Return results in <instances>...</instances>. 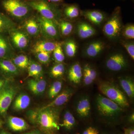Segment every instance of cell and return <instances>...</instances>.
<instances>
[{"mask_svg":"<svg viewBox=\"0 0 134 134\" xmlns=\"http://www.w3.org/2000/svg\"><path fill=\"white\" fill-rule=\"evenodd\" d=\"M27 116L30 122L44 134H55L60 129L59 114L52 108L30 110Z\"/></svg>","mask_w":134,"mask_h":134,"instance_id":"6da1fadb","label":"cell"},{"mask_svg":"<svg viewBox=\"0 0 134 134\" xmlns=\"http://www.w3.org/2000/svg\"><path fill=\"white\" fill-rule=\"evenodd\" d=\"M98 88L107 98L115 102L121 108L129 106V103L124 93L112 84L103 82L99 83Z\"/></svg>","mask_w":134,"mask_h":134,"instance_id":"7a4b0ae2","label":"cell"},{"mask_svg":"<svg viewBox=\"0 0 134 134\" xmlns=\"http://www.w3.org/2000/svg\"><path fill=\"white\" fill-rule=\"evenodd\" d=\"M18 90L16 86L7 82L0 90V115L7 113Z\"/></svg>","mask_w":134,"mask_h":134,"instance_id":"3957f363","label":"cell"},{"mask_svg":"<svg viewBox=\"0 0 134 134\" xmlns=\"http://www.w3.org/2000/svg\"><path fill=\"white\" fill-rule=\"evenodd\" d=\"M120 8L118 7L103 28V31L106 36L110 38H115L120 35L121 29L120 17Z\"/></svg>","mask_w":134,"mask_h":134,"instance_id":"277c9868","label":"cell"},{"mask_svg":"<svg viewBox=\"0 0 134 134\" xmlns=\"http://www.w3.org/2000/svg\"><path fill=\"white\" fill-rule=\"evenodd\" d=\"M2 5L7 12L18 18L25 16L29 12V7L21 0H5Z\"/></svg>","mask_w":134,"mask_h":134,"instance_id":"5b68a950","label":"cell"},{"mask_svg":"<svg viewBox=\"0 0 134 134\" xmlns=\"http://www.w3.org/2000/svg\"><path fill=\"white\" fill-rule=\"evenodd\" d=\"M97 105L99 112L105 116L116 115L122 110L115 102L100 95H99L97 98Z\"/></svg>","mask_w":134,"mask_h":134,"instance_id":"8992f818","label":"cell"},{"mask_svg":"<svg viewBox=\"0 0 134 134\" xmlns=\"http://www.w3.org/2000/svg\"><path fill=\"white\" fill-rule=\"evenodd\" d=\"M29 5L33 9L37 10L41 16L50 20H55L58 14L56 8L46 0H38L29 3Z\"/></svg>","mask_w":134,"mask_h":134,"instance_id":"52a82bcc","label":"cell"},{"mask_svg":"<svg viewBox=\"0 0 134 134\" xmlns=\"http://www.w3.org/2000/svg\"><path fill=\"white\" fill-rule=\"evenodd\" d=\"M127 62L122 54L117 53L114 54L107 60L106 66L108 69L114 71H119L125 68Z\"/></svg>","mask_w":134,"mask_h":134,"instance_id":"ba28073f","label":"cell"},{"mask_svg":"<svg viewBox=\"0 0 134 134\" xmlns=\"http://www.w3.org/2000/svg\"><path fill=\"white\" fill-rule=\"evenodd\" d=\"M38 20L46 35L53 38L58 37V28L54 21L42 16L39 17Z\"/></svg>","mask_w":134,"mask_h":134,"instance_id":"9c48e42d","label":"cell"},{"mask_svg":"<svg viewBox=\"0 0 134 134\" xmlns=\"http://www.w3.org/2000/svg\"><path fill=\"white\" fill-rule=\"evenodd\" d=\"M8 125L10 129L14 132H22L29 129L30 126L24 119L10 116L8 117Z\"/></svg>","mask_w":134,"mask_h":134,"instance_id":"30bf717a","label":"cell"},{"mask_svg":"<svg viewBox=\"0 0 134 134\" xmlns=\"http://www.w3.org/2000/svg\"><path fill=\"white\" fill-rule=\"evenodd\" d=\"M47 83L44 79L37 78L29 80L27 86L30 90L36 95L42 94L45 90Z\"/></svg>","mask_w":134,"mask_h":134,"instance_id":"8fae6325","label":"cell"},{"mask_svg":"<svg viewBox=\"0 0 134 134\" xmlns=\"http://www.w3.org/2000/svg\"><path fill=\"white\" fill-rule=\"evenodd\" d=\"M82 14L92 23L99 25L105 19V14L100 10H89L82 12Z\"/></svg>","mask_w":134,"mask_h":134,"instance_id":"7c38bea8","label":"cell"},{"mask_svg":"<svg viewBox=\"0 0 134 134\" xmlns=\"http://www.w3.org/2000/svg\"><path fill=\"white\" fill-rule=\"evenodd\" d=\"M77 32L80 38L85 39L94 36L96 31L90 25L85 22H81L77 26Z\"/></svg>","mask_w":134,"mask_h":134,"instance_id":"4fadbf2b","label":"cell"},{"mask_svg":"<svg viewBox=\"0 0 134 134\" xmlns=\"http://www.w3.org/2000/svg\"><path fill=\"white\" fill-rule=\"evenodd\" d=\"M72 95V92L70 90H65L57 96V97L52 102L41 108H53L62 105L66 103Z\"/></svg>","mask_w":134,"mask_h":134,"instance_id":"5bb4252c","label":"cell"},{"mask_svg":"<svg viewBox=\"0 0 134 134\" xmlns=\"http://www.w3.org/2000/svg\"><path fill=\"white\" fill-rule=\"evenodd\" d=\"M31 99L27 94L21 93L16 98L13 103V108L15 111H20L27 108L30 103Z\"/></svg>","mask_w":134,"mask_h":134,"instance_id":"9a60e30c","label":"cell"},{"mask_svg":"<svg viewBox=\"0 0 134 134\" xmlns=\"http://www.w3.org/2000/svg\"><path fill=\"white\" fill-rule=\"evenodd\" d=\"M13 43L18 48H24L28 45V40L26 35L21 32L15 31L10 34Z\"/></svg>","mask_w":134,"mask_h":134,"instance_id":"2e32d148","label":"cell"},{"mask_svg":"<svg viewBox=\"0 0 134 134\" xmlns=\"http://www.w3.org/2000/svg\"><path fill=\"white\" fill-rule=\"evenodd\" d=\"M82 75L81 67L79 63H75L70 69L68 78L72 82L75 84L79 83L81 82Z\"/></svg>","mask_w":134,"mask_h":134,"instance_id":"e0dca14e","label":"cell"},{"mask_svg":"<svg viewBox=\"0 0 134 134\" xmlns=\"http://www.w3.org/2000/svg\"><path fill=\"white\" fill-rule=\"evenodd\" d=\"M0 69L8 74L16 75L19 73L18 68L12 61L7 59H0Z\"/></svg>","mask_w":134,"mask_h":134,"instance_id":"ac0fdd59","label":"cell"},{"mask_svg":"<svg viewBox=\"0 0 134 134\" xmlns=\"http://www.w3.org/2000/svg\"><path fill=\"white\" fill-rule=\"evenodd\" d=\"M56 45V43L49 41H39L34 46L33 51L36 53L43 51L50 53L53 52Z\"/></svg>","mask_w":134,"mask_h":134,"instance_id":"d6986e66","label":"cell"},{"mask_svg":"<svg viewBox=\"0 0 134 134\" xmlns=\"http://www.w3.org/2000/svg\"><path fill=\"white\" fill-rule=\"evenodd\" d=\"M104 48V45L103 42L100 41L92 42L86 48V55L90 57H96L103 51Z\"/></svg>","mask_w":134,"mask_h":134,"instance_id":"ffe728a7","label":"cell"},{"mask_svg":"<svg viewBox=\"0 0 134 134\" xmlns=\"http://www.w3.org/2000/svg\"><path fill=\"white\" fill-rule=\"evenodd\" d=\"M121 86L129 97L133 98L134 96L133 81L129 77H122L120 79Z\"/></svg>","mask_w":134,"mask_h":134,"instance_id":"44dd1931","label":"cell"},{"mask_svg":"<svg viewBox=\"0 0 134 134\" xmlns=\"http://www.w3.org/2000/svg\"><path fill=\"white\" fill-rule=\"evenodd\" d=\"M91 110L90 104L88 98L81 99L78 103L76 111L78 114L82 117H88Z\"/></svg>","mask_w":134,"mask_h":134,"instance_id":"7402d4cb","label":"cell"},{"mask_svg":"<svg viewBox=\"0 0 134 134\" xmlns=\"http://www.w3.org/2000/svg\"><path fill=\"white\" fill-rule=\"evenodd\" d=\"M83 81L86 85L91 84L96 79L97 73L89 64H86L83 68Z\"/></svg>","mask_w":134,"mask_h":134,"instance_id":"603a6c76","label":"cell"},{"mask_svg":"<svg viewBox=\"0 0 134 134\" xmlns=\"http://www.w3.org/2000/svg\"><path fill=\"white\" fill-rule=\"evenodd\" d=\"M28 69V77H34L39 78L43 74V68L41 65L34 62H30Z\"/></svg>","mask_w":134,"mask_h":134,"instance_id":"cb8c5ba5","label":"cell"},{"mask_svg":"<svg viewBox=\"0 0 134 134\" xmlns=\"http://www.w3.org/2000/svg\"><path fill=\"white\" fill-rule=\"evenodd\" d=\"M64 13L67 17L74 19L79 16L81 11L78 5L72 4L66 6L64 9Z\"/></svg>","mask_w":134,"mask_h":134,"instance_id":"d4e9b609","label":"cell"},{"mask_svg":"<svg viewBox=\"0 0 134 134\" xmlns=\"http://www.w3.org/2000/svg\"><path fill=\"white\" fill-rule=\"evenodd\" d=\"M75 124V119L74 115L70 112L67 111L64 115L62 123L60 124V126L64 127L67 130H70L74 127Z\"/></svg>","mask_w":134,"mask_h":134,"instance_id":"484cf974","label":"cell"},{"mask_svg":"<svg viewBox=\"0 0 134 134\" xmlns=\"http://www.w3.org/2000/svg\"><path fill=\"white\" fill-rule=\"evenodd\" d=\"M38 23L34 19H30L25 23V28L27 32L32 36L37 35L39 31Z\"/></svg>","mask_w":134,"mask_h":134,"instance_id":"4316f807","label":"cell"},{"mask_svg":"<svg viewBox=\"0 0 134 134\" xmlns=\"http://www.w3.org/2000/svg\"><path fill=\"white\" fill-rule=\"evenodd\" d=\"M12 62L18 68L24 69L29 66L30 61L26 55H20L14 58Z\"/></svg>","mask_w":134,"mask_h":134,"instance_id":"83f0119b","label":"cell"},{"mask_svg":"<svg viewBox=\"0 0 134 134\" xmlns=\"http://www.w3.org/2000/svg\"><path fill=\"white\" fill-rule=\"evenodd\" d=\"M77 46L76 43L72 40H68L65 44V53L67 56L72 58L75 55L77 50Z\"/></svg>","mask_w":134,"mask_h":134,"instance_id":"f1b7e54d","label":"cell"},{"mask_svg":"<svg viewBox=\"0 0 134 134\" xmlns=\"http://www.w3.org/2000/svg\"><path fill=\"white\" fill-rule=\"evenodd\" d=\"M53 52L54 58L56 62L61 63L65 60V56L61 43H56V47Z\"/></svg>","mask_w":134,"mask_h":134,"instance_id":"f546056e","label":"cell"},{"mask_svg":"<svg viewBox=\"0 0 134 134\" xmlns=\"http://www.w3.org/2000/svg\"><path fill=\"white\" fill-rule=\"evenodd\" d=\"M62 84V82L60 81H57L53 83L48 92V97L50 99L54 98L58 95L61 90Z\"/></svg>","mask_w":134,"mask_h":134,"instance_id":"4dcf8cb0","label":"cell"},{"mask_svg":"<svg viewBox=\"0 0 134 134\" xmlns=\"http://www.w3.org/2000/svg\"><path fill=\"white\" fill-rule=\"evenodd\" d=\"M13 26V23L6 16L0 14V32L4 31L10 29Z\"/></svg>","mask_w":134,"mask_h":134,"instance_id":"1f68e13d","label":"cell"},{"mask_svg":"<svg viewBox=\"0 0 134 134\" xmlns=\"http://www.w3.org/2000/svg\"><path fill=\"white\" fill-rule=\"evenodd\" d=\"M65 72L64 65L62 63H59L53 67L50 71V74L53 77L57 78L62 76Z\"/></svg>","mask_w":134,"mask_h":134,"instance_id":"d6a6232c","label":"cell"},{"mask_svg":"<svg viewBox=\"0 0 134 134\" xmlns=\"http://www.w3.org/2000/svg\"><path fill=\"white\" fill-rule=\"evenodd\" d=\"M61 32L63 36H67L71 34L73 31V26L71 23L66 21H62L59 23Z\"/></svg>","mask_w":134,"mask_h":134,"instance_id":"836d02e7","label":"cell"},{"mask_svg":"<svg viewBox=\"0 0 134 134\" xmlns=\"http://www.w3.org/2000/svg\"><path fill=\"white\" fill-rule=\"evenodd\" d=\"M8 47L6 40L0 36V59H5L7 54Z\"/></svg>","mask_w":134,"mask_h":134,"instance_id":"e575fe53","label":"cell"},{"mask_svg":"<svg viewBox=\"0 0 134 134\" xmlns=\"http://www.w3.org/2000/svg\"><path fill=\"white\" fill-rule=\"evenodd\" d=\"M122 36L128 39L134 38V25L129 24L125 26L122 31Z\"/></svg>","mask_w":134,"mask_h":134,"instance_id":"d590c367","label":"cell"},{"mask_svg":"<svg viewBox=\"0 0 134 134\" xmlns=\"http://www.w3.org/2000/svg\"><path fill=\"white\" fill-rule=\"evenodd\" d=\"M38 60L43 64L48 63L50 60V53L45 52H40L36 53Z\"/></svg>","mask_w":134,"mask_h":134,"instance_id":"8d00e7d4","label":"cell"},{"mask_svg":"<svg viewBox=\"0 0 134 134\" xmlns=\"http://www.w3.org/2000/svg\"><path fill=\"white\" fill-rule=\"evenodd\" d=\"M122 45L126 49L130 56L132 59H134V44L133 41L131 42H123Z\"/></svg>","mask_w":134,"mask_h":134,"instance_id":"74e56055","label":"cell"},{"mask_svg":"<svg viewBox=\"0 0 134 134\" xmlns=\"http://www.w3.org/2000/svg\"><path fill=\"white\" fill-rule=\"evenodd\" d=\"M83 134H99V132L95 128L90 127L84 131Z\"/></svg>","mask_w":134,"mask_h":134,"instance_id":"f35d334b","label":"cell"},{"mask_svg":"<svg viewBox=\"0 0 134 134\" xmlns=\"http://www.w3.org/2000/svg\"><path fill=\"white\" fill-rule=\"evenodd\" d=\"M124 130V134H134V129L133 127L125 128Z\"/></svg>","mask_w":134,"mask_h":134,"instance_id":"ab89813d","label":"cell"},{"mask_svg":"<svg viewBox=\"0 0 134 134\" xmlns=\"http://www.w3.org/2000/svg\"><path fill=\"white\" fill-rule=\"evenodd\" d=\"M23 134H44L40 130H35Z\"/></svg>","mask_w":134,"mask_h":134,"instance_id":"60d3db41","label":"cell"},{"mask_svg":"<svg viewBox=\"0 0 134 134\" xmlns=\"http://www.w3.org/2000/svg\"><path fill=\"white\" fill-rule=\"evenodd\" d=\"M6 83V82L5 80L0 79V90L2 88Z\"/></svg>","mask_w":134,"mask_h":134,"instance_id":"b9f144b4","label":"cell"},{"mask_svg":"<svg viewBox=\"0 0 134 134\" xmlns=\"http://www.w3.org/2000/svg\"><path fill=\"white\" fill-rule=\"evenodd\" d=\"M48 1L53 3H59L62 2L63 0H48Z\"/></svg>","mask_w":134,"mask_h":134,"instance_id":"7bdbcfd3","label":"cell"},{"mask_svg":"<svg viewBox=\"0 0 134 134\" xmlns=\"http://www.w3.org/2000/svg\"><path fill=\"white\" fill-rule=\"evenodd\" d=\"M134 120V114H132V115L130 117L129 121L130 122H133Z\"/></svg>","mask_w":134,"mask_h":134,"instance_id":"ee69618b","label":"cell"},{"mask_svg":"<svg viewBox=\"0 0 134 134\" xmlns=\"http://www.w3.org/2000/svg\"><path fill=\"white\" fill-rule=\"evenodd\" d=\"M0 134H11L10 133H9L7 131H5V130H2L1 132H0Z\"/></svg>","mask_w":134,"mask_h":134,"instance_id":"f6af8a7d","label":"cell"},{"mask_svg":"<svg viewBox=\"0 0 134 134\" xmlns=\"http://www.w3.org/2000/svg\"><path fill=\"white\" fill-rule=\"evenodd\" d=\"M3 125V121L1 120H0V128Z\"/></svg>","mask_w":134,"mask_h":134,"instance_id":"bcb514c9","label":"cell"},{"mask_svg":"<svg viewBox=\"0 0 134 134\" xmlns=\"http://www.w3.org/2000/svg\"><path fill=\"white\" fill-rule=\"evenodd\" d=\"M80 134V133H77V134Z\"/></svg>","mask_w":134,"mask_h":134,"instance_id":"7dc6e473","label":"cell"}]
</instances>
